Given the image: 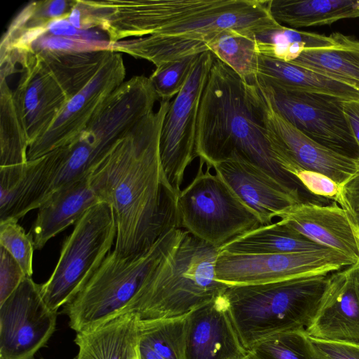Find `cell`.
I'll use <instances>...</instances> for the list:
<instances>
[{"instance_id": "1", "label": "cell", "mask_w": 359, "mask_h": 359, "mask_svg": "<svg viewBox=\"0 0 359 359\" xmlns=\"http://www.w3.org/2000/svg\"><path fill=\"white\" fill-rule=\"evenodd\" d=\"M170 101L142 118L92 169L90 183L116 220L114 251L135 257L147 251L164 233L180 228L177 197L161 162L160 136Z\"/></svg>"}, {"instance_id": "2", "label": "cell", "mask_w": 359, "mask_h": 359, "mask_svg": "<svg viewBox=\"0 0 359 359\" xmlns=\"http://www.w3.org/2000/svg\"><path fill=\"white\" fill-rule=\"evenodd\" d=\"M127 33L147 36L121 48L156 67L208 50V43L226 29L254 33L278 22L269 0H152L132 2ZM129 35V34H128Z\"/></svg>"}, {"instance_id": "3", "label": "cell", "mask_w": 359, "mask_h": 359, "mask_svg": "<svg viewBox=\"0 0 359 359\" xmlns=\"http://www.w3.org/2000/svg\"><path fill=\"white\" fill-rule=\"evenodd\" d=\"M195 151L210 168L238 156L301 196L306 191L276 161L252 86L216 57L200 102Z\"/></svg>"}, {"instance_id": "4", "label": "cell", "mask_w": 359, "mask_h": 359, "mask_svg": "<svg viewBox=\"0 0 359 359\" xmlns=\"http://www.w3.org/2000/svg\"><path fill=\"white\" fill-rule=\"evenodd\" d=\"M330 274L229 285L222 296L245 350L276 333L306 330L317 313Z\"/></svg>"}, {"instance_id": "5", "label": "cell", "mask_w": 359, "mask_h": 359, "mask_svg": "<svg viewBox=\"0 0 359 359\" xmlns=\"http://www.w3.org/2000/svg\"><path fill=\"white\" fill-rule=\"evenodd\" d=\"M218 253L185 231L176 252L147 279L130 311L140 320L177 318L221 296L229 285L217 279Z\"/></svg>"}, {"instance_id": "6", "label": "cell", "mask_w": 359, "mask_h": 359, "mask_svg": "<svg viewBox=\"0 0 359 359\" xmlns=\"http://www.w3.org/2000/svg\"><path fill=\"white\" fill-rule=\"evenodd\" d=\"M184 232L180 228L169 229L137 256L110 252L83 288L64 306L69 327L79 332L129 312L152 273L176 252Z\"/></svg>"}, {"instance_id": "7", "label": "cell", "mask_w": 359, "mask_h": 359, "mask_svg": "<svg viewBox=\"0 0 359 359\" xmlns=\"http://www.w3.org/2000/svg\"><path fill=\"white\" fill-rule=\"evenodd\" d=\"M199 160L195 177L177 197L179 226L219 249L262 225L249 208L216 173Z\"/></svg>"}, {"instance_id": "8", "label": "cell", "mask_w": 359, "mask_h": 359, "mask_svg": "<svg viewBox=\"0 0 359 359\" xmlns=\"http://www.w3.org/2000/svg\"><path fill=\"white\" fill-rule=\"evenodd\" d=\"M116 236L115 217L104 202L94 205L75 224L51 276L41 285L42 298L50 310L57 312L83 288L110 252Z\"/></svg>"}, {"instance_id": "9", "label": "cell", "mask_w": 359, "mask_h": 359, "mask_svg": "<svg viewBox=\"0 0 359 359\" xmlns=\"http://www.w3.org/2000/svg\"><path fill=\"white\" fill-rule=\"evenodd\" d=\"M252 83L273 109L301 133L330 150L359 160V148L344 112L345 100L323 93L287 90L257 81Z\"/></svg>"}, {"instance_id": "10", "label": "cell", "mask_w": 359, "mask_h": 359, "mask_svg": "<svg viewBox=\"0 0 359 359\" xmlns=\"http://www.w3.org/2000/svg\"><path fill=\"white\" fill-rule=\"evenodd\" d=\"M215 55H200L186 83L170 102L160 136V156L165 177L175 194L180 192L187 167L196 158L198 109Z\"/></svg>"}, {"instance_id": "11", "label": "cell", "mask_w": 359, "mask_h": 359, "mask_svg": "<svg viewBox=\"0 0 359 359\" xmlns=\"http://www.w3.org/2000/svg\"><path fill=\"white\" fill-rule=\"evenodd\" d=\"M251 85L266 138L283 170L288 172L293 168H300L318 172L341 187L359 172V160L339 154L306 136L273 109L255 84Z\"/></svg>"}, {"instance_id": "12", "label": "cell", "mask_w": 359, "mask_h": 359, "mask_svg": "<svg viewBox=\"0 0 359 359\" xmlns=\"http://www.w3.org/2000/svg\"><path fill=\"white\" fill-rule=\"evenodd\" d=\"M355 262L325 248L311 252L246 255L219 251L217 279L228 285L257 284L296 277L329 274Z\"/></svg>"}, {"instance_id": "13", "label": "cell", "mask_w": 359, "mask_h": 359, "mask_svg": "<svg viewBox=\"0 0 359 359\" xmlns=\"http://www.w3.org/2000/svg\"><path fill=\"white\" fill-rule=\"evenodd\" d=\"M57 317L44 302L41 285L25 277L0 304V359H34L54 333Z\"/></svg>"}, {"instance_id": "14", "label": "cell", "mask_w": 359, "mask_h": 359, "mask_svg": "<svg viewBox=\"0 0 359 359\" xmlns=\"http://www.w3.org/2000/svg\"><path fill=\"white\" fill-rule=\"evenodd\" d=\"M311 337L359 344V260L330 274Z\"/></svg>"}, {"instance_id": "15", "label": "cell", "mask_w": 359, "mask_h": 359, "mask_svg": "<svg viewBox=\"0 0 359 359\" xmlns=\"http://www.w3.org/2000/svg\"><path fill=\"white\" fill-rule=\"evenodd\" d=\"M62 158L59 147L26 163L0 167V222L18 221L38 209L50 191Z\"/></svg>"}, {"instance_id": "16", "label": "cell", "mask_w": 359, "mask_h": 359, "mask_svg": "<svg viewBox=\"0 0 359 359\" xmlns=\"http://www.w3.org/2000/svg\"><path fill=\"white\" fill-rule=\"evenodd\" d=\"M278 217V222L316 243L340 252L355 262L359 260L358 226L349 212L337 202L332 201L329 205L301 202Z\"/></svg>"}, {"instance_id": "17", "label": "cell", "mask_w": 359, "mask_h": 359, "mask_svg": "<svg viewBox=\"0 0 359 359\" xmlns=\"http://www.w3.org/2000/svg\"><path fill=\"white\" fill-rule=\"evenodd\" d=\"M248 353L222 294L186 316L184 359H241Z\"/></svg>"}, {"instance_id": "18", "label": "cell", "mask_w": 359, "mask_h": 359, "mask_svg": "<svg viewBox=\"0 0 359 359\" xmlns=\"http://www.w3.org/2000/svg\"><path fill=\"white\" fill-rule=\"evenodd\" d=\"M212 168L258 216L262 225L271 224L283 212L304 202L300 195L240 157L233 156Z\"/></svg>"}, {"instance_id": "19", "label": "cell", "mask_w": 359, "mask_h": 359, "mask_svg": "<svg viewBox=\"0 0 359 359\" xmlns=\"http://www.w3.org/2000/svg\"><path fill=\"white\" fill-rule=\"evenodd\" d=\"M100 202L90 185V174L54 190L40 204L32 225L29 233L34 248L42 249L50 238L76 224Z\"/></svg>"}, {"instance_id": "20", "label": "cell", "mask_w": 359, "mask_h": 359, "mask_svg": "<svg viewBox=\"0 0 359 359\" xmlns=\"http://www.w3.org/2000/svg\"><path fill=\"white\" fill-rule=\"evenodd\" d=\"M140 318L130 311L76 332L74 359H138Z\"/></svg>"}, {"instance_id": "21", "label": "cell", "mask_w": 359, "mask_h": 359, "mask_svg": "<svg viewBox=\"0 0 359 359\" xmlns=\"http://www.w3.org/2000/svg\"><path fill=\"white\" fill-rule=\"evenodd\" d=\"M255 81L281 89L323 93L345 100H359V90L320 72L259 54Z\"/></svg>"}, {"instance_id": "22", "label": "cell", "mask_w": 359, "mask_h": 359, "mask_svg": "<svg viewBox=\"0 0 359 359\" xmlns=\"http://www.w3.org/2000/svg\"><path fill=\"white\" fill-rule=\"evenodd\" d=\"M269 12L279 24L298 29L359 18V0H269Z\"/></svg>"}, {"instance_id": "23", "label": "cell", "mask_w": 359, "mask_h": 359, "mask_svg": "<svg viewBox=\"0 0 359 359\" xmlns=\"http://www.w3.org/2000/svg\"><path fill=\"white\" fill-rule=\"evenodd\" d=\"M326 248L278 222L261 225L219 249L233 254L266 255L311 252Z\"/></svg>"}, {"instance_id": "24", "label": "cell", "mask_w": 359, "mask_h": 359, "mask_svg": "<svg viewBox=\"0 0 359 359\" xmlns=\"http://www.w3.org/2000/svg\"><path fill=\"white\" fill-rule=\"evenodd\" d=\"M334 43L307 49L290 62L320 72L359 90V39L339 32L330 34Z\"/></svg>"}, {"instance_id": "25", "label": "cell", "mask_w": 359, "mask_h": 359, "mask_svg": "<svg viewBox=\"0 0 359 359\" xmlns=\"http://www.w3.org/2000/svg\"><path fill=\"white\" fill-rule=\"evenodd\" d=\"M250 35L255 41L258 54L288 62L296 60L305 50L334 43L330 34L294 29L279 23Z\"/></svg>"}, {"instance_id": "26", "label": "cell", "mask_w": 359, "mask_h": 359, "mask_svg": "<svg viewBox=\"0 0 359 359\" xmlns=\"http://www.w3.org/2000/svg\"><path fill=\"white\" fill-rule=\"evenodd\" d=\"M250 34L235 29L224 30L208 43L207 48L251 84L257 77L259 54Z\"/></svg>"}, {"instance_id": "27", "label": "cell", "mask_w": 359, "mask_h": 359, "mask_svg": "<svg viewBox=\"0 0 359 359\" xmlns=\"http://www.w3.org/2000/svg\"><path fill=\"white\" fill-rule=\"evenodd\" d=\"M186 316L158 320H140V341L163 359H184Z\"/></svg>"}, {"instance_id": "28", "label": "cell", "mask_w": 359, "mask_h": 359, "mask_svg": "<svg viewBox=\"0 0 359 359\" xmlns=\"http://www.w3.org/2000/svg\"><path fill=\"white\" fill-rule=\"evenodd\" d=\"M248 353L255 359H329L313 345L306 330L276 333Z\"/></svg>"}, {"instance_id": "29", "label": "cell", "mask_w": 359, "mask_h": 359, "mask_svg": "<svg viewBox=\"0 0 359 359\" xmlns=\"http://www.w3.org/2000/svg\"><path fill=\"white\" fill-rule=\"evenodd\" d=\"M200 55L187 56L156 67L149 79L158 98L170 100L178 94L186 83Z\"/></svg>"}, {"instance_id": "30", "label": "cell", "mask_w": 359, "mask_h": 359, "mask_svg": "<svg viewBox=\"0 0 359 359\" xmlns=\"http://www.w3.org/2000/svg\"><path fill=\"white\" fill-rule=\"evenodd\" d=\"M0 245L4 247L17 261L27 277L33 273V252L32 235L26 233L17 220L0 222Z\"/></svg>"}, {"instance_id": "31", "label": "cell", "mask_w": 359, "mask_h": 359, "mask_svg": "<svg viewBox=\"0 0 359 359\" xmlns=\"http://www.w3.org/2000/svg\"><path fill=\"white\" fill-rule=\"evenodd\" d=\"M288 172L297 178L308 193L339 203L342 187L328 177L300 168H293Z\"/></svg>"}, {"instance_id": "32", "label": "cell", "mask_w": 359, "mask_h": 359, "mask_svg": "<svg viewBox=\"0 0 359 359\" xmlns=\"http://www.w3.org/2000/svg\"><path fill=\"white\" fill-rule=\"evenodd\" d=\"M0 252V304H1L27 276L17 261L1 245Z\"/></svg>"}, {"instance_id": "33", "label": "cell", "mask_w": 359, "mask_h": 359, "mask_svg": "<svg viewBox=\"0 0 359 359\" xmlns=\"http://www.w3.org/2000/svg\"><path fill=\"white\" fill-rule=\"evenodd\" d=\"M309 337L313 345L329 359H359V344Z\"/></svg>"}, {"instance_id": "34", "label": "cell", "mask_w": 359, "mask_h": 359, "mask_svg": "<svg viewBox=\"0 0 359 359\" xmlns=\"http://www.w3.org/2000/svg\"><path fill=\"white\" fill-rule=\"evenodd\" d=\"M346 209L356 224L359 225V172L350 180L341 189L338 203Z\"/></svg>"}, {"instance_id": "35", "label": "cell", "mask_w": 359, "mask_h": 359, "mask_svg": "<svg viewBox=\"0 0 359 359\" xmlns=\"http://www.w3.org/2000/svg\"><path fill=\"white\" fill-rule=\"evenodd\" d=\"M343 109L359 148V100H344Z\"/></svg>"}, {"instance_id": "36", "label": "cell", "mask_w": 359, "mask_h": 359, "mask_svg": "<svg viewBox=\"0 0 359 359\" xmlns=\"http://www.w3.org/2000/svg\"><path fill=\"white\" fill-rule=\"evenodd\" d=\"M139 355L140 359H163L145 343L139 341Z\"/></svg>"}, {"instance_id": "37", "label": "cell", "mask_w": 359, "mask_h": 359, "mask_svg": "<svg viewBox=\"0 0 359 359\" xmlns=\"http://www.w3.org/2000/svg\"><path fill=\"white\" fill-rule=\"evenodd\" d=\"M241 359H255V358H253L249 353H248V354L245 357H243Z\"/></svg>"}, {"instance_id": "38", "label": "cell", "mask_w": 359, "mask_h": 359, "mask_svg": "<svg viewBox=\"0 0 359 359\" xmlns=\"http://www.w3.org/2000/svg\"><path fill=\"white\" fill-rule=\"evenodd\" d=\"M358 236H359V225H358Z\"/></svg>"}, {"instance_id": "39", "label": "cell", "mask_w": 359, "mask_h": 359, "mask_svg": "<svg viewBox=\"0 0 359 359\" xmlns=\"http://www.w3.org/2000/svg\"><path fill=\"white\" fill-rule=\"evenodd\" d=\"M138 359H140V355H139V357H138Z\"/></svg>"}]
</instances>
